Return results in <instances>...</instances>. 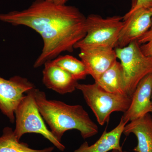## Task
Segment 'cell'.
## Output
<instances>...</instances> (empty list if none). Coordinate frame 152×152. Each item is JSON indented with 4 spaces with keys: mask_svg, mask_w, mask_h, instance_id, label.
I'll return each instance as SVG.
<instances>
[{
    "mask_svg": "<svg viewBox=\"0 0 152 152\" xmlns=\"http://www.w3.org/2000/svg\"><path fill=\"white\" fill-rule=\"evenodd\" d=\"M86 19L74 6L36 0L27 9L0 14V21L23 26L40 35L43 47L34 67L38 68L64 52H72L86 34Z\"/></svg>",
    "mask_w": 152,
    "mask_h": 152,
    "instance_id": "6da1fadb",
    "label": "cell"
},
{
    "mask_svg": "<svg viewBox=\"0 0 152 152\" xmlns=\"http://www.w3.org/2000/svg\"><path fill=\"white\" fill-rule=\"evenodd\" d=\"M34 95L39 111L59 141L66 131L75 129L84 139L96 134L99 128L83 106L69 105L61 101L47 99L45 93L35 88Z\"/></svg>",
    "mask_w": 152,
    "mask_h": 152,
    "instance_id": "7a4b0ae2",
    "label": "cell"
},
{
    "mask_svg": "<svg viewBox=\"0 0 152 152\" xmlns=\"http://www.w3.org/2000/svg\"><path fill=\"white\" fill-rule=\"evenodd\" d=\"M123 25V17L104 18L99 15H90L86 19V36L75 45L74 49L117 48Z\"/></svg>",
    "mask_w": 152,
    "mask_h": 152,
    "instance_id": "3957f363",
    "label": "cell"
},
{
    "mask_svg": "<svg viewBox=\"0 0 152 152\" xmlns=\"http://www.w3.org/2000/svg\"><path fill=\"white\" fill-rule=\"evenodd\" d=\"M34 88L26 93L27 95L22 99L15 111L16 125L14 133L19 140L26 134H40L59 151H64L66 149L64 145L55 137L45 124L36 103Z\"/></svg>",
    "mask_w": 152,
    "mask_h": 152,
    "instance_id": "277c9868",
    "label": "cell"
},
{
    "mask_svg": "<svg viewBox=\"0 0 152 152\" xmlns=\"http://www.w3.org/2000/svg\"><path fill=\"white\" fill-rule=\"evenodd\" d=\"M76 88L81 91L87 104L101 126L109 121L110 116L113 112L125 113L132 100V98L126 94L108 92L96 83L92 84L78 83Z\"/></svg>",
    "mask_w": 152,
    "mask_h": 152,
    "instance_id": "5b68a950",
    "label": "cell"
},
{
    "mask_svg": "<svg viewBox=\"0 0 152 152\" xmlns=\"http://www.w3.org/2000/svg\"><path fill=\"white\" fill-rule=\"evenodd\" d=\"M115 51L124 71L126 94L132 98L139 83L152 73V56L144 54L137 41Z\"/></svg>",
    "mask_w": 152,
    "mask_h": 152,
    "instance_id": "8992f818",
    "label": "cell"
},
{
    "mask_svg": "<svg viewBox=\"0 0 152 152\" xmlns=\"http://www.w3.org/2000/svg\"><path fill=\"white\" fill-rule=\"evenodd\" d=\"M34 88L26 78L15 76L6 80L0 76V110L10 122H15V111L24 94Z\"/></svg>",
    "mask_w": 152,
    "mask_h": 152,
    "instance_id": "52a82bcc",
    "label": "cell"
},
{
    "mask_svg": "<svg viewBox=\"0 0 152 152\" xmlns=\"http://www.w3.org/2000/svg\"><path fill=\"white\" fill-rule=\"evenodd\" d=\"M152 18L150 9L142 8L127 13L123 17L124 25L120 32L117 48L127 46L137 40L151 28Z\"/></svg>",
    "mask_w": 152,
    "mask_h": 152,
    "instance_id": "ba28073f",
    "label": "cell"
},
{
    "mask_svg": "<svg viewBox=\"0 0 152 152\" xmlns=\"http://www.w3.org/2000/svg\"><path fill=\"white\" fill-rule=\"evenodd\" d=\"M152 73L139 83L132 96L130 105L122 117L123 121L127 124L152 113Z\"/></svg>",
    "mask_w": 152,
    "mask_h": 152,
    "instance_id": "9c48e42d",
    "label": "cell"
},
{
    "mask_svg": "<svg viewBox=\"0 0 152 152\" xmlns=\"http://www.w3.org/2000/svg\"><path fill=\"white\" fill-rule=\"evenodd\" d=\"M80 50L79 57L95 82L117 61L115 49L92 48Z\"/></svg>",
    "mask_w": 152,
    "mask_h": 152,
    "instance_id": "30bf717a",
    "label": "cell"
},
{
    "mask_svg": "<svg viewBox=\"0 0 152 152\" xmlns=\"http://www.w3.org/2000/svg\"><path fill=\"white\" fill-rule=\"evenodd\" d=\"M44 65L42 82L48 88L61 95L73 92L77 89L78 81L66 71L52 61L46 62Z\"/></svg>",
    "mask_w": 152,
    "mask_h": 152,
    "instance_id": "8fae6325",
    "label": "cell"
},
{
    "mask_svg": "<svg viewBox=\"0 0 152 152\" xmlns=\"http://www.w3.org/2000/svg\"><path fill=\"white\" fill-rule=\"evenodd\" d=\"M123 134L126 136L133 134L137 137V145L134 151L152 152V118L149 113L126 124Z\"/></svg>",
    "mask_w": 152,
    "mask_h": 152,
    "instance_id": "7c38bea8",
    "label": "cell"
},
{
    "mask_svg": "<svg viewBox=\"0 0 152 152\" xmlns=\"http://www.w3.org/2000/svg\"><path fill=\"white\" fill-rule=\"evenodd\" d=\"M126 124L121 118L115 128L108 132L106 129L95 143L89 145L85 142L74 152H108L115 149L122 150L120 140Z\"/></svg>",
    "mask_w": 152,
    "mask_h": 152,
    "instance_id": "4fadbf2b",
    "label": "cell"
},
{
    "mask_svg": "<svg viewBox=\"0 0 152 152\" xmlns=\"http://www.w3.org/2000/svg\"><path fill=\"white\" fill-rule=\"evenodd\" d=\"M95 83L108 92L126 94L123 67L117 61Z\"/></svg>",
    "mask_w": 152,
    "mask_h": 152,
    "instance_id": "5bb4252c",
    "label": "cell"
},
{
    "mask_svg": "<svg viewBox=\"0 0 152 152\" xmlns=\"http://www.w3.org/2000/svg\"><path fill=\"white\" fill-rule=\"evenodd\" d=\"M54 147L42 149H34L30 148L26 143L19 140L12 128H4L2 135L0 137V152H53Z\"/></svg>",
    "mask_w": 152,
    "mask_h": 152,
    "instance_id": "9a60e30c",
    "label": "cell"
},
{
    "mask_svg": "<svg viewBox=\"0 0 152 152\" xmlns=\"http://www.w3.org/2000/svg\"><path fill=\"white\" fill-rule=\"evenodd\" d=\"M52 61L56 65L66 71L77 80H84L89 75L84 63L72 56H60Z\"/></svg>",
    "mask_w": 152,
    "mask_h": 152,
    "instance_id": "2e32d148",
    "label": "cell"
},
{
    "mask_svg": "<svg viewBox=\"0 0 152 152\" xmlns=\"http://www.w3.org/2000/svg\"><path fill=\"white\" fill-rule=\"evenodd\" d=\"M142 52L146 56H152V29H150L137 40Z\"/></svg>",
    "mask_w": 152,
    "mask_h": 152,
    "instance_id": "e0dca14e",
    "label": "cell"
},
{
    "mask_svg": "<svg viewBox=\"0 0 152 152\" xmlns=\"http://www.w3.org/2000/svg\"><path fill=\"white\" fill-rule=\"evenodd\" d=\"M151 9L152 8V0H137L134 5L127 13H131L140 8Z\"/></svg>",
    "mask_w": 152,
    "mask_h": 152,
    "instance_id": "ac0fdd59",
    "label": "cell"
},
{
    "mask_svg": "<svg viewBox=\"0 0 152 152\" xmlns=\"http://www.w3.org/2000/svg\"><path fill=\"white\" fill-rule=\"evenodd\" d=\"M47 1L56 4L64 5L66 4V3L67 2L68 0H47Z\"/></svg>",
    "mask_w": 152,
    "mask_h": 152,
    "instance_id": "d6986e66",
    "label": "cell"
},
{
    "mask_svg": "<svg viewBox=\"0 0 152 152\" xmlns=\"http://www.w3.org/2000/svg\"><path fill=\"white\" fill-rule=\"evenodd\" d=\"M111 152H129L126 151H123V150L115 149L112 150Z\"/></svg>",
    "mask_w": 152,
    "mask_h": 152,
    "instance_id": "ffe728a7",
    "label": "cell"
},
{
    "mask_svg": "<svg viewBox=\"0 0 152 152\" xmlns=\"http://www.w3.org/2000/svg\"><path fill=\"white\" fill-rule=\"evenodd\" d=\"M150 10L151 11V12H152V8L150 9ZM152 29V25H151V28H150V29Z\"/></svg>",
    "mask_w": 152,
    "mask_h": 152,
    "instance_id": "44dd1931",
    "label": "cell"
},
{
    "mask_svg": "<svg viewBox=\"0 0 152 152\" xmlns=\"http://www.w3.org/2000/svg\"><path fill=\"white\" fill-rule=\"evenodd\" d=\"M151 104H152V94L151 96Z\"/></svg>",
    "mask_w": 152,
    "mask_h": 152,
    "instance_id": "7402d4cb",
    "label": "cell"
},
{
    "mask_svg": "<svg viewBox=\"0 0 152 152\" xmlns=\"http://www.w3.org/2000/svg\"><path fill=\"white\" fill-rule=\"evenodd\" d=\"M151 116H152V115H151Z\"/></svg>",
    "mask_w": 152,
    "mask_h": 152,
    "instance_id": "603a6c76",
    "label": "cell"
}]
</instances>
